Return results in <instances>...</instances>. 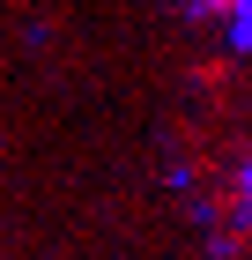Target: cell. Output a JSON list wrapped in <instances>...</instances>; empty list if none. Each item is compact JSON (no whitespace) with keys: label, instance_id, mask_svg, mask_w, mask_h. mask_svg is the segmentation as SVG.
<instances>
[{"label":"cell","instance_id":"6da1fadb","mask_svg":"<svg viewBox=\"0 0 252 260\" xmlns=\"http://www.w3.org/2000/svg\"><path fill=\"white\" fill-rule=\"evenodd\" d=\"M178 8H186V15H200V22H230L245 0H178Z\"/></svg>","mask_w":252,"mask_h":260},{"label":"cell","instance_id":"7a4b0ae2","mask_svg":"<svg viewBox=\"0 0 252 260\" xmlns=\"http://www.w3.org/2000/svg\"><path fill=\"white\" fill-rule=\"evenodd\" d=\"M230 22H237V45H252V0H245V8H237Z\"/></svg>","mask_w":252,"mask_h":260},{"label":"cell","instance_id":"3957f363","mask_svg":"<svg viewBox=\"0 0 252 260\" xmlns=\"http://www.w3.org/2000/svg\"><path fill=\"white\" fill-rule=\"evenodd\" d=\"M245 208H252V171H245Z\"/></svg>","mask_w":252,"mask_h":260}]
</instances>
